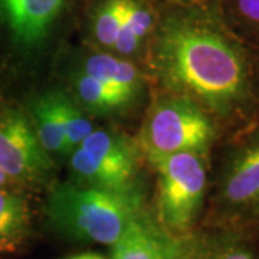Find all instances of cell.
<instances>
[{
  "label": "cell",
  "instance_id": "cell-1",
  "mask_svg": "<svg viewBox=\"0 0 259 259\" xmlns=\"http://www.w3.org/2000/svg\"><path fill=\"white\" fill-rule=\"evenodd\" d=\"M143 55L158 93L196 104L223 139L259 121V49L228 26L216 0L160 6Z\"/></svg>",
  "mask_w": 259,
  "mask_h": 259
},
{
  "label": "cell",
  "instance_id": "cell-3",
  "mask_svg": "<svg viewBox=\"0 0 259 259\" xmlns=\"http://www.w3.org/2000/svg\"><path fill=\"white\" fill-rule=\"evenodd\" d=\"M148 206L143 192L115 193L69 182L51 187L44 219L51 231L66 241L110 246Z\"/></svg>",
  "mask_w": 259,
  "mask_h": 259
},
{
  "label": "cell",
  "instance_id": "cell-19",
  "mask_svg": "<svg viewBox=\"0 0 259 259\" xmlns=\"http://www.w3.org/2000/svg\"><path fill=\"white\" fill-rule=\"evenodd\" d=\"M68 259H110L105 258L104 255H100V253H94V252H85V253H79V255H75V256H71Z\"/></svg>",
  "mask_w": 259,
  "mask_h": 259
},
{
  "label": "cell",
  "instance_id": "cell-16",
  "mask_svg": "<svg viewBox=\"0 0 259 259\" xmlns=\"http://www.w3.org/2000/svg\"><path fill=\"white\" fill-rule=\"evenodd\" d=\"M216 5L228 26L259 49V0H216Z\"/></svg>",
  "mask_w": 259,
  "mask_h": 259
},
{
  "label": "cell",
  "instance_id": "cell-11",
  "mask_svg": "<svg viewBox=\"0 0 259 259\" xmlns=\"http://www.w3.org/2000/svg\"><path fill=\"white\" fill-rule=\"evenodd\" d=\"M33 213L25 189L0 187V256L15 255L32 236Z\"/></svg>",
  "mask_w": 259,
  "mask_h": 259
},
{
  "label": "cell",
  "instance_id": "cell-6",
  "mask_svg": "<svg viewBox=\"0 0 259 259\" xmlns=\"http://www.w3.org/2000/svg\"><path fill=\"white\" fill-rule=\"evenodd\" d=\"M54 168L55 161L42 147L26 110L0 101V171L10 185L25 190L45 185Z\"/></svg>",
  "mask_w": 259,
  "mask_h": 259
},
{
  "label": "cell",
  "instance_id": "cell-20",
  "mask_svg": "<svg viewBox=\"0 0 259 259\" xmlns=\"http://www.w3.org/2000/svg\"><path fill=\"white\" fill-rule=\"evenodd\" d=\"M5 186H12L10 185V182L6 179V176L0 171V187H5Z\"/></svg>",
  "mask_w": 259,
  "mask_h": 259
},
{
  "label": "cell",
  "instance_id": "cell-17",
  "mask_svg": "<svg viewBox=\"0 0 259 259\" xmlns=\"http://www.w3.org/2000/svg\"><path fill=\"white\" fill-rule=\"evenodd\" d=\"M93 115L85 112L66 94L65 100V136H66V157L68 154L78 147L83 140L87 139L94 130Z\"/></svg>",
  "mask_w": 259,
  "mask_h": 259
},
{
  "label": "cell",
  "instance_id": "cell-5",
  "mask_svg": "<svg viewBox=\"0 0 259 259\" xmlns=\"http://www.w3.org/2000/svg\"><path fill=\"white\" fill-rule=\"evenodd\" d=\"M222 139L221 128L196 104L157 91L136 141L146 158L175 153L210 156Z\"/></svg>",
  "mask_w": 259,
  "mask_h": 259
},
{
  "label": "cell",
  "instance_id": "cell-4",
  "mask_svg": "<svg viewBox=\"0 0 259 259\" xmlns=\"http://www.w3.org/2000/svg\"><path fill=\"white\" fill-rule=\"evenodd\" d=\"M156 175L151 213L171 236H186L202 223L210 190V156L175 153L146 157Z\"/></svg>",
  "mask_w": 259,
  "mask_h": 259
},
{
  "label": "cell",
  "instance_id": "cell-7",
  "mask_svg": "<svg viewBox=\"0 0 259 259\" xmlns=\"http://www.w3.org/2000/svg\"><path fill=\"white\" fill-rule=\"evenodd\" d=\"M88 0H0V33L12 47L35 51L45 47L74 19Z\"/></svg>",
  "mask_w": 259,
  "mask_h": 259
},
{
  "label": "cell",
  "instance_id": "cell-18",
  "mask_svg": "<svg viewBox=\"0 0 259 259\" xmlns=\"http://www.w3.org/2000/svg\"><path fill=\"white\" fill-rule=\"evenodd\" d=\"M158 6H171V5H193V3H204L210 0H154Z\"/></svg>",
  "mask_w": 259,
  "mask_h": 259
},
{
  "label": "cell",
  "instance_id": "cell-2",
  "mask_svg": "<svg viewBox=\"0 0 259 259\" xmlns=\"http://www.w3.org/2000/svg\"><path fill=\"white\" fill-rule=\"evenodd\" d=\"M200 226L259 233V121L213 148Z\"/></svg>",
  "mask_w": 259,
  "mask_h": 259
},
{
  "label": "cell",
  "instance_id": "cell-12",
  "mask_svg": "<svg viewBox=\"0 0 259 259\" xmlns=\"http://www.w3.org/2000/svg\"><path fill=\"white\" fill-rule=\"evenodd\" d=\"M65 100L66 93L61 91L39 94L25 108L42 147L52 158L66 157Z\"/></svg>",
  "mask_w": 259,
  "mask_h": 259
},
{
  "label": "cell",
  "instance_id": "cell-9",
  "mask_svg": "<svg viewBox=\"0 0 259 259\" xmlns=\"http://www.w3.org/2000/svg\"><path fill=\"white\" fill-rule=\"evenodd\" d=\"M68 167L71 182L75 185L115 193L143 192L137 182L139 164L94 156L83 148L76 147L68 154Z\"/></svg>",
  "mask_w": 259,
  "mask_h": 259
},
{
  "label": "cell",
  "instance_id": "cell-14",
  "mask_svg": "<svg viewBox=\"0 0 259 259\" xmlns=\"http://www.w3.org/2000/svg\"><path fill=\"white\" fill-rule=\"evenodd\" d=\"M71 90V98L83 111L97 117L120 114L134 102L128 95L120 93L118 90L82 71H78L74 75Z\"/></svg>",
  "mask_w": 259,
  "mask_h": 259
},
{
  "label": "cell",
  "instance_id": "cell-13",
  "mask_svg": "<svg viewBox=\"0 0 259 259\" xmlns=\"http://www.w3.org/2000/svg\"><path fill=\"white\" fill-rule=\"evenodd\" d=\"M81 62L82 66L79 71L128 95L134 101L139 98L144 88L146 78L139 68L131 62V59L94 49L91 54L83 56Z\"/></svg>",
  "mask_w": 259,
  "mask_h": 259
},
{
  "label": "cell",
  "instance_id": "cell-8",
  "mask_svg": "<svg viewBox=\"0 0 259 259\" xmlns=\"http://www.w3.org/2000/svg\"><path fill=\"white\" fill-rule=\"evenodd\" d=\"M176 259H259V233L199 226L182 236Z\"/></svg>",
  "mask_w": 259,
  "mask_h": 259
},
{
  "label": "cell",
  "instance_id": "cell-15",
  "mask_svg": "<svg viewBox=\"0 0 259 259\" xmlns=\"http://www.w3.org/2000/svg\"><path fill=\"white\" fill-rule=\"evenodd\" d=\"M81 22L94 49L112 52L122 25V0H88Z\"/></svg>",
  "mask_w": 259,
  "mask_h": 259
},
{
  "label": "cell",
  "instance_id": "cell-10",
  "mask_svg": "<svg viewBox=\"0 0 259 259\" xmlns=\"http://www.w3.org/2000/svg\"><path fill=\"white\" fill-rule=\"evenodd\" d=\"M180 239L163 231L148 207L112 245L110 259H176Z\"/></svg>",
  "mask_w": 259,
  "mask_h": 259
}]
</instances>
